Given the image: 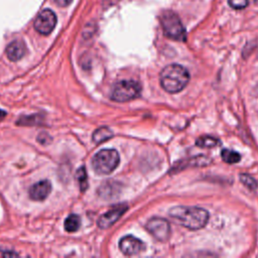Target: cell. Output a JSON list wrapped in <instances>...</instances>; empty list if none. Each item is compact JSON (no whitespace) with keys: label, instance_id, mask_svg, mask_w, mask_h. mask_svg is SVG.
I'll return each mask as SVG.
<instances>
[{"label":"cell","instance_id":"obj_3","mask_svg":"<svg viewBox=\"0 0 258 258\" xmlns=\"http://www.w3.org/2000/svg\"><path fill=\"white\" fill-rule=\"evenodd\" d=\"M119 162L120 156L115 149H102L94 155L92 166L99 175H109L116 169Z\"/></svg>","mask_w":258,"mask_h":258},{"label":"cell","instance_id":"obj_15","mask_svg":"<svg viewBox=\"0 0 258 258\" xmlns=\"http://www.w3.org/2000/svg\"><path fill=\"white\" fill-rule=\"evenodd\" d=\"M221 157L227 164H237L241 160V155L239 152L228 148H225L221 151Z\"/></svg>","mask_w":258,"mask_h":258},{"label":"cell","instance_id":"obj_6","mask_svg":"<svg viewBox=\"0 0 258 258\" xmlns=\"http://www.w3.org/2000/svg\"><path fill=\"white\" fill-rule=\"evenodd\" d=\"M56 24V17L55 14L50 10H42L35 20V28L36 31L44 36L50 35Z\"/></svg>","mask_w":258,"mask_h":258},{"label":"cell","instance_id":"obj_19","mask_svg":"<svg viewBox=\"0 0 258 258\" xmlns=\"http://www.w3.org/2000/svg\"><path fill=\"white\" fill-rule=\"evenodd\" d=\"M240 179H241V182H242L243 184H244L246 185V187H248L249 189H251V190L256 189L257 184H256L255 180H254L252 177H250L249 175L242 174V175L240 176Z\"/></svg>","mask_w":258,"mask_h":258},{"label":"cell","instance_id":"obj_9","mask_svg":"<svg viewBox=\"0 0 258 258\" xmlns=\"http://www.w3.org/2000/svg\"><path fill=\"white\" fill-rule=\"evenodd\" d=\"M127 208L128 207L124 204L112 208L99 218L98 226L101 229H107L111 227L114 223L117 222L122 217V215L127 211Z\"/></svg>","mask_w":258,"mask_h":258},{"label":"cell","instance_id":"obj_24","mask_svg":"<svg viewBox=\"0 0 258 258\" xmlns=\"http://www.w3.org/2000/svg\"><path fill=\"white\" fill-rule=\"evenodd\" d=\"M253 1H254L255 3H257V4H258V0H253Z\"/></svg>","mask_w":258,"mask_h":258},{"label":"cell","instance_id":"obj_21","mask_svg":"<svg viewBox=\"0 0 258 258\" xmlns=\"http://www.w3.org/2000/svg\"><path fill=\"white\" fill-rule=\"evenodd\" d=\"M54 2L61 7H65L72 2V0H54Z\"/></svg>","mask_w":258,"mask_h":258},{"label":"cell","instance_id":"obj_12","mask_svg":"<svg viewBox=\"0 0 258 258\" xmlns=\"http://www.w3.org/2000/svg\"><path fill=\"white\" fill-rule=\"evenodd\" d=\"M113 136V132L108 127H100L93 133V141L95 143H102Z\"/></svg>","mask_w":258,"mask_h":258},{"label":"cell","instance_id":"obj_10","mask_svg":"<svg viewBox=\"0 0 258 258\" xmlns=\"http://www.w3.org/2000/svg\"><path fill=\"white\" fill-rule=\"evenodd\" d=\"M52 191V184L49 181H40L30 189V197L34 201H44Z\"/></svg>","mask_w":258,"mask_h":258},{"label":"cell","instance_id":"obj_11","mask_svg":"<svg viewBox=\"0 0 258 258\" xmlns=\"http://www.w3.org/2000/svg\"><path fill=\"white\" fill-rule=\"evenodd\" d=\"M26 53L24 42L21 40H13L6 48L7 58L12 62H18L22 59Z\"/></svg>","mask_w":258,"mask_h":258},{"label":"cell","instance_id":"obj_2","mask_svg":"<svg viewBox=\"0 0 258 258\" xmlns=\"http://www.w3.org/2000/svg\"><path fill=\"white\" fill-rule=\"evenodd\" d=\"M162 87L168 93L181 92L190 81L189 71L184 67L173 64L166 67L160 76Z\"/></svg>","mask_w":258,"mask_h":258},{"label":"cell","instance_id":"obj_23","mask_svg":"<svg viewBox=\"0 0 258 258\" xmlns=\"http://www.w3.org/2000/svg\"><path fill=\"white\" fill-rule=\"evenodd\" d=\"M11 255H13V256H18V254L17 253H14V252H7V253H4L3 254V256H11Z\"/></svg>","mask_w":258,"mask_h":258},{"label":"cell","instance_id":"obj_4","mask_svg":"<svg viewBox=\"0 0 258 258\" xmlns=\"http://www.w3.org/2000/svg\"><path fill=\"white\" fill-rule=\"evenodd\" d=\"M160 20L164 28L165 35L168 38L178 41H184L185 37H187L184 27L177 13L169 10L164 11L161 14Z\"/></svg>","mask_w":258,"mask_h":258},{"label":"cell","instance_id":"obj_13","mask_svg":"<svg viewBox=\"0 0 258 258\" xmlns=\"http://www.w3.org/2000/svg\"><path fill=\"white\" fill-rule=\"evenodd\" d=\"M196 145L199 147L212 148V147H219L221 145V141L217 138L212 137V136H201L200 138L197 139Z\"/></svg>","mask_w":258,"mask_h":258},{"label":"cell","instance_id":"obj_18","mask_svg":"<svg viewBox=\"0 0 258 258\" xmlns=\"http://www.w3.org/2000/svg\"><path fill=\"white\" fill-rule=\"evenodd\" d=\"M228 3L233 9L241 10L247 7L249 0H228Z\"/></svg>","mask_w":258,"mask_h":258},{"label":"cell","instance_id":"obj_7","mask_svg":"<svg viewBox=\"0 0 258 258\" xmlns=\"http://www.w3.org/2000/svg\"><path fill=\"white\" fill-rule=\"evenodd\" d=\"M148 232L157 240L166 241L170 235L169 223L163 218H152L147 224Z\"/></svg>","mask_w":258,"mask_h":258},{"label":"cell","instance_id":"obj_8","mask_svg":"<svg viewBox=\"0 0 258 258\" xmlns=\"http://www.w3.org/2000/svg\"><path fill=\"white\" fill-rule=\"evenodd\" d=\"M119 248L121 252L127 256L136 255L145 250L146 245L141 240L134 236H125L119 242Z\"/></svg>","mask_w":258,"mask_h":258},{"label":"cell","instance_id":"obj_22","mask_svg":"<svg viewBox=\"0 0 258 258\" xmlns=\"http://www.w3.org/2000/svg\"><path fill=\"white\" fill-rule=\"evenodd\" d=\"M6 115H7L6 111H4L2 109H0V121H2L6 117Z\"/></svg>","mask_w":258,"mask_h":258},{"label":"cell","instance_id":"obj_14","mask_svg":"<svg viewBox=\"0 0 258 258\" xmlns=\"http://www.w3.org/2000/svg\"><path fill=\"white\" fill-rule=\"evenodd\" d=\"M65 229L67 232H76L79 230L81 226V219L76 214H72L65 221Z\"/></svg>","mask_w":258,"mask_h":258},{"label":"cell","instance_id":"obj_5","mask_svg":"<svg viewBox=\"0 0 258 258\" xmlns=\"http://www.w3.org/2000/svg\"><path fill=\"white\" fill-rule=\"evenodd\" d=\"M141 91L139 83L131 80L120 81L113 86L111 99L116 102H127L136 98Z\"/></svg>","mask_w":258,"mask_h":258},{"label":"cell","instance_id":"obj_1","mask_svg":"<svg viewBox=\"0 0 258 258\" xmlns=\"http://www.w3.org/2000/svg\"><path fill=\"white\" fill-rule=\"evenodd\" d=\"M169 216L178 224L190 230H198L205 227L209 220L208 211L198 207L178 206L170 209Z\"/></svg>","mask_w":258,"mask_h":258},{"label":"cell","instance_id":"obj_17","mask_svg":"<svg viewBox=\"0 0 258 258\" xmlns=\"http://www.w3.org/2000/svg\"><path fill=\"white\" fill-rule=\"evenodd\" d=\"M41 115L39 114H36V115H31V116H23L18 120V125H37L41 123Z\"/></svg>","mask_w":258,"mask_h":258},{"label":"cell","instance_id":"obj_20","mask_svg":"<svg viewBox=\"0 0 258 258\" xmlns=\"http://www.w3.org/2000/svg\"><path fill=\"white\" fill-rule=\"evenodd\" d=\"M37 141L40 142L41 145H48V143L51 141L50 135L47 133H40L37 137Z\"/></svg>","mask_w":258,"mask_h":258},{"label":"cell","instance_id":"obj_16","mask_svg":"<svg viewBox=\"0 0 258 258\" xmlns=\"http://www.w3.org/2000/svg\"><path fill=\"white\" fill-rule=\"evenodd\" d=\"M76 177L80 185V190L82 192H85L88 189V178H87V171H86V168L84 166L80 167L77 170Z\"/></svg>","mask_w":258,"mask_h":258}]
</instances>
